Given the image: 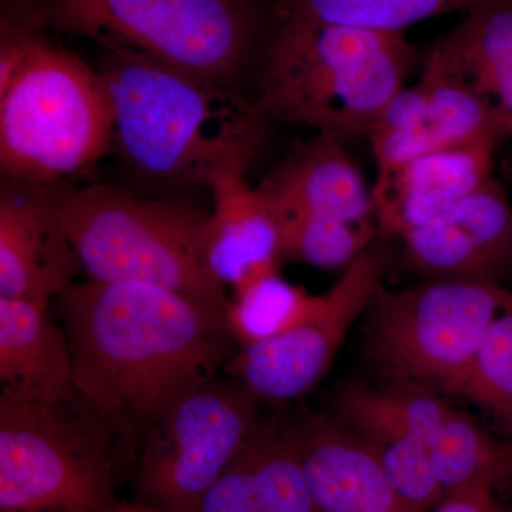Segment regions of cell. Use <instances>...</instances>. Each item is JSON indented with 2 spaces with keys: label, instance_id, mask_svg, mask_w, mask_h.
Returning <instances> with one entry per match:
<instances>
[{
  "label": "cell",
  "instance_id": "30",
  "mask_svg": "<svg viewBox=\"0 0 512 512\" xmlns=\"http://www.w3.org/2000/svg\"><path fill=\"white\" fill-rule=\"evenodd\" d=\"M109 512H161L153 505L146 503H116Z\"/></svg>",
  "mask_w": 512,
  "mask_h": 512
},
{
  "label": "cell",
  "instance_id": "19",
  "mask_svg": "<svg viewBox=\"0 0 512 512\" xmlns=\"http://www.w3.org/2000/svg\"><path fill=\"white\" fill-rule=\"evenodd\" d=\"M427 63L467 84L512 137V0H487L431 47Z\"/></svg>",
  "mask_w": 512,
  "mask_h": 512
},
{
  "label": "cell",
  "instance_id": "15",
  "mask_svg": "<svg viewBox=\"0 0 512 512\" xmlns=\"http://www.w3.org/2000/svg\"><path fill=\"white\" fill-rule=\"evenodd\" d=\"M214 207L204 229L208 268L231 291L281 272V231L271 205L244 171H221L208 183Z\"/></svg>",
  "mask_w": 512,
  "mask_h": 512
},
{
  "label": "cell",
  "instance_id": "20",
  "mask_svg": "<svg viewBox=\"0 0 512 512\" xmlns=\"http://www.w3.org/2000/svg\"><path fill=\"white\" fill-rule=\"evenodd\" d=\"M453 409L433 390L403 383L386 389L349 384L336 400L339 423L372 446L404 439L430 441Z\"/></svg>",
  "mask_w": 512,
  "mask_h": 512
},
{
  "label": "cell",
  "instance_id": "9",
  "mask_svg": "<svg viewBox=\"0 0 512 512\" xmlns=\"http://www.w3.org/2000/svg\"><path fill=\"white\" fill-rule=\"evenodd\" d=\"M259 403L234 379L215 377L171 404L141 436L136 481L143 503L195 512L261 426Z\"/></svg>",
  "mask_w": 512,
  "mask_h": 512
},
{
  "label": "cell",
  "instance_id": "8",
  "mask_svg": "<svg viewBox=\"0 0 512 512\" xmlns=\"http://www.w3.org/2000/svg\"><path fill=\"white\" fill-rule=\"evenodd\" d=\"M512 292L503 284L426 278L380 285L367 306L366 349L393 383L456 393Z\"/></svg>",
  "mask_w": 512,
  "mask_h": 512
},
{
  "label": "cell",
  "instance_id": "26",
  "mask_svg": "<svg viewBox=\"0 0 512 512\" xmlns=\"http://www.w3.org/2000/svg\"><path fill=\"white\" fill-rule=\"evenodd\" d=\"M456 394L491 414L512 439V305L494 320Z\"/></svg>",
  "mask_w": 512,
  "mask_h": 512
},
{
  "label": "cell",
  "instance_id": "2",
  "mask_svg": "<svg viewBox=\"0 0 512 512\" xmlns=\"http://www.w3.org/2000/svg\"><path fill=\"white\" fill-rule=\"evenodd\" d=\"M114 113L113 147L134 177L156 187H208L254 164L269 123L237 87L107 53L99 67Z\"/></svg>",
  "mask_w": 512,
  "mask_h": 512
},
{
  "label": "cell",
  "instance_id": "7",
  "mask_svg": "<svg viewBox=\"0 0 512 512\" xmlns=\"http://www.w3.org/2000/svg\"><path fill=\"white\" fill-rule=\"evenodd\" d=\"M136 440L79 393L55 403L0 399V512H109Z\"/></svg>",
  "mask_w": 512,
  "mask_h": 512
},
{
  "label": "cell",
  "instance_id": "25",
  "mask_svg": "<svg viewBox=\"0 0 512 512\" xmlns=\"http://www.w3.org/2000/svg\"><path fill=\"white\" fill-rule=\"evenodd\" d=\"M268 204L281 231L285 261L322 269L348 268L373 244L379 232L375 225L326 220L298 208Z\"/></svg>",
  "mask_w": 512,
  "mask_h": 512
},
{
  "label": "cell",
  "instance_id": "16",
  "mask_svg": "<svg viewBox=\"0 0 512 512\" xmlns=\"http://www.w3.org/2000/svg\"><path fill=\"white\" fill-rule=\"evenodd\" d=\"M295 430L320 511L409 512L387 480L372 444L328 417H306Z\"/></svg>",
  "mask_w": 512,
  "mask_h": 512
},
{
  "label": "cell",
  "instance_id": "3",
  "mask_svg": "<svg viewBox=\"0 0 512 512\" xmlns=\"http://www.w3.org/2000/svg\"><path fill=\"white\" fill-rule=\"evenodd\" d=\"M413 57L404 33L274 12L256 64L255 106L269 124L367 137L406 86Z\"/></svg>",
  "mask_w": 512,
  "mask_h": 512
},
{
  "label": "cell",
  "instance_id": "28",
  "mask_svg": "<svg viewBox=\"0 0 512 512\" xmlns=\"http://www.w3.org/2000/svg\"><path fill=\"white\" fill-rule=\"evenodd\" d=\"M244 450L208 487L195 512H259Z\"/></svg>",
  "mask_w": 512,
  "mask_h": 512
},
{
  "label": "cell",
  "instance_id": "17",
  "mask_svg": "<svg viewBox=\"0 0 512 512\" xmlns=\"http://www.w3.org/2000/svg\"><path fill=\"white\" fill-rule=\"evenodd\" d=\"M256 188L272 204L326 220L377 227L372 188L367 187L342 140L328 134L316 133L296 144Z\"/></svg>",
  "mask_w": 512,
  "mask_h": 512
},
{
  "label": "cell",
  "instance_id": "24",
  "mask_svg": "<svg viewBox=\"0 0 512 512\" xmlns=\"http://www.w3.org/2000/svg\"><path fill=\"white\" fill-rule=\"evenodd\" d=\"M487 0H276V15L382 32L404 33L410 26L447 13L467 12Z\"/></svg>",
  "mask_w": 512,
  "mask_h": 512
},
{
  "label": "cell",
  "instance_id": "31",
  "mask_svg": "<svg viewBox=\"0 0 512 512\" xmlns=\"http://www.w3.org/2000/svg\"><path fill=\"white\" fill-rule=\"evenodd\" d=\"M500 512H508L507 510H505V508H501Z\"/></svg>",
  "mask_w": 512,
  "mask_h": 512
},
{
  "label": "cell",
  "instance_id": "21",
  "mask_svg": "<svg viewBox=\"0 0 512 512\" xmlns=\"http://www.w3.org/2000/svg\"><path fill=\"white\" fill-rule=\"evenodd\" d=\"M429 450L446 497L468 488H497L512 480V444L456 409L431 437Z\"/></svg>",
  "mask_w": 512,
  "mask_h": 512
},
{
  "label": "cell",
  "instance_id": "18",
  "mask_svg": "<svg viewBox=\"0 0 512 512\" xmlns=\"http://www.w3.org/2000/svg\"><path fill=\"white\" fill-rule=\"evenodd\" d=\"M0 399L55 403L77 393L66 330L50 303L0 299Z\"/></svg>",
  "mask_w": 512,
  "mask_h": 512
},
{
  "label": "cell",
  "instance_id": "1",
  "mask_svg": "<svg viewBox=\"0 0 512 512\" xmlns=\"http://www.w3.org/2000/svg\"><path fill=\"white\" fill-rule=\"evenodd\" d=\"M56 301L77 393L136 439L237 352L220 315L160 286L87 279Z\"/></svg>",
  "mask_w": 512,
  "mask_h": 512
},
{
  "label": "cell",
  "instance_id": "10",
  "mask_svg": "<svg viewBox=\"0 0 512 512\" xmlns=\"http://www.w3.org/2000/svg\"><path fill=\"white\" fill-rule=\"evenodd\" d=\"M389 256L370 245L323 293L319 308L291 332L238 348L224 367L258 402L286 403L311 392L328 373L353 323L386 275Z\"/></svg>",
  "mask_w": 512,
  "mask_h": 512
},
{
  "label": "cell",
  "instance_id": "6",
  "mask_svg": "<svg viewBox=\"0 0 512 512\" xmlns=\"http://www.w3.org/2000/svg\"><path fill=\"white\" fill-rule=\"evenodd\" d=\"M113 138L103 74L35 30L22 72L0 94L3 180L70 183L96 167Z\"/></svg>",
  "mask_w": 512,
  "mask_h": 512
},
{
  "label": "cell",
  "instance_id": "13",
  "mask_svg": "<svg viewBox=\"0 0 512 512\" xmlns=\"http://www.w3.org/2000/svg\"><path fill=\"white\" fill-rule=\"evenodd\" d=\"M83 271L46 185L2 181L0 299L52 303Z\"/></svg>",
  "mask_w": 512,
  "mask_h": 512
},
{
  "label": "cell",
  "instance_id": "27",
  "mask_svg": "<svg viewBox=\"0 0 512 512\" xmlns=\"http://www.w3.org/2000/svg\"><path fill=\"white\" fill-rule=\"evenodd\" d=\"M373 447L387 480L409 512H431L446 498L431 461L429 441L404 439Z\"/></svg>",
  "mask_w": 512,
  "mask_h": 512
},
{
  "label": "cell",
  "instance_id": "12",
  "mask_svg": "<svg viewBox=\"0 0 512 512\" xmlns=\"http://www.w3.org/2000/svg\"><path fill=\"white\" fill-rule=\"evenodd\" d=\"M407 266L436 279L503 284L512 274V207L494 177L402 238Z\"/></svg>",
  "mask_w": 512,
  "mask_h": 512
},
{
  "label": "cell",
  "instance_id": "4",
  "mask_svg": "<svg viewBox=\"0 0 512 512\" xmlns=\"http://www.w3.org/2000/svg\"><path fill=\"white\" fill-rule=\"evenodd\" d=\"M268 0H9L2 23L87 37L237 87L258 64L274 22Z\"/></svg>",
  "mask_w": 512,
  "mask_h": 512
},
{
  "label": "cell",
  "instance_id": "14",
  "mask_svg": "<svg viewBox=\"0 0 512 512\" xmlns=\"http://www.w3.org/2000/svg\"><path fill=\"white\" fill-rule=\"evenodd\" d=\"M494 143L447 148L377 173L372 187L377 227L402 239L450 210L493 177Z\"/></svg>",
  "mask_w": 512,
  "mask_h": 512
},
{
  "label": "cell",
  "instance_id": "23",
  "mask_svg": "<svg viewBox=\"0 0 512 512\" xmlns=\"http://www.w3.org/2000/svg\"><path fill=\"white\" fill-rule=\"evenodd\" d=\"M322 298L285 281L281 272L266 275L232 291L225 328L237 349L258 345L301 325L319 308Z\"/></svg>",
  "mask_w": 512,
  "mask_h": 512
},
{
  "label": "cell",
  "instance_id": "29",
  "mask_svg": "<svg viewBox=\"0 0 512 512\" xmlns=\"http://www.w3.org/2000/svg\"><path fill=\"white\" fill-rule=\"evenodd\" d=\"M495 488L477 487L447 495L431 512H500Z\"/></svg>",
  "mask_w": 512,
  "mask_h": 512
},
{
  "label": "cell",
  "instance_id": "22",
  "mask_svg": "<svg viewBox=\"0 0 512 512\" xmlns=\"http://www.w3.org/2000/svg\"><path fill=\"white\" fill-rule=\"evenodd\" d=\"M244 451L259 512H322L303 468L295 426L261 423Z\"/></svg>",
  "mask_w": 512,
  "mask_h": 512
},
{
  "label": "cell",
  "instance_id": "5",
  "mask_svg": "<svg viewBox=\"0 0 512 512\" xmlns=\"http://www.w3.org/2000/svg\"><path fill=\"white\" fill-rule=\"evenodd\" d=\"M46 187L87 279L160 286L225 319L231 296L205 259L207 212L110 185Z\"/></svg>",
  "mask_w": 512,
  "mask_h": 512
},
{
  "label": "cell",
  "instance_id": "11",
  "mask_svg": "<svg viewBox=\"0 0 512 512\" xmlns=\"http://www.w3.org/2000/svg\"><path fill=\"white\" fill-rule=\"evenodd\" d=\"M511 137L494 111L467 84L426 63L419 83L387 104L369 138L377 173L414 158Z\"/></svg>",
  "mask_w": 512,
  "mask_h": 512
}]
</instances>
